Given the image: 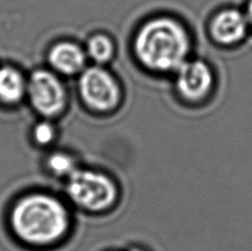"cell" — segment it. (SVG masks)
I'll return each mask as SVG.
<instances>
[{
  "instance_id": "6da1fadb",
  "label": "cell",
  "mask_w": 252,
  "mask_h": 251,
  "mask_svg": "<svg viewBox=\"0 0 252 251\" xmlns=\"http://www.w3.org/2000/svg\"><path fill=\"white\" fill-rule=\"evenodd\" d=\"M8 220L16 238L35 248L61 243L72 227V216L64 200L47 191L28 192L16 199Z\"/></svg>"
},
{
  "instance_id": "7a4b0ae2",
  "label": "cell",
  "mask_w": 252,
  "mask_h": 251,
  "mask_svg": "<svg viewBox=\"0 0 252 251\" xmlns=\"http://www.w3.org/2000/svg\"><path fill=\"white\" fill-rule=\"evenodd\" d=\"M189 37L179 22L158 18L144 25L135 39L139 61L155 71H175L186 62Z\"/></svg>"
},
{
  "instance_id": "3957f363",
  "label": "cell",
  "mask_w": 252,
  "mask_h": 251,
  "mask_svg": "<svg viewBox=\"0 0 252 251\" xmlns=\"http://www.w3.org/2000/svg\"><path fill=\"white\" fill-rule=\"evenodd\" d=\"M64 192L71 204L90 214H101L111 209L119 196L116 184L109 175L82 166L65 179Z\"/></svg>"
},
{
  "instance_id": "277c9868",
  "label": "cell",
  "mask_w": 252,
  "mask_h": 251,
  "mask_svg": "<svg viewBox=\"0 0 252 251\" xmlns=\"http://www.w3.org/2000/svg\"><path fill=\"white\" fill-rule=\"evenodd\" d=\"M27 96L32 109L44 119L53 120L62 114L67 96L62 82L51 72L38 70L27 81Z\"/></svg>"
},
{
  "instance_id": "5b68a950",
  "label": "cell",
  "mask_w": 252,
  "mask_h": 251,
  "mask_svg": "<svg viewBox=\"0 0 252 251\" xmlns=\"http://www.w3.org/2000/svg\"><path fill=\"white\" fill-rule=\"evenodd\" d=\"M79 91L88 109L98 113L112 112L121 102V89L112 74L100 66H92L81 74Z\"/></svg>"
},
{
  "instance_id": "8992f818",
  "label": "cell",
  "mask_w": 252,
  "mask_h": 251,
  "mask_svg": "<svg viewBox=\"0 0 252 251\" xmlns=\"http://www.w3.org/2000/svg\"><path fill=\"white\" fill-rule=\"evenodd\" d=\"M176 71V88L182 97L198 102L208 95L213 87V73L204 61H186Z\"/></svg>"
},
{
  "instance_id": "52a82bcc",
  "label": "cell",
  "mask_w": 252,
  "mask_h": 251,
  "mask_svg": "<svg viewBox=\"0 0 252 251\" xmlns=\"http://www.w3.org/2000/svg\"><path fill=\"white\" fill-rule=\"evenodd\" d=\"M248 18L236 9H227L214 18L210 33L221 44H233L245 37L248 30Z\"/></svg>"
},
{
  "instance_id": "ba28073f",
  "label": "cell",
  "mask_w": 252,
  "mask_h": 251,
  "mask_svg": "<svg viewBox=\"0 0 252 251\" xmlns=\"http://www.w3.org/2000/svg\"><path fill=\"white\" fill-rule=\"evenodd\" d=\"M49 61L58 72L71 75L83 69L85 53L74 43L61 42L51 49Z\"/></svg>"
},
{
  "instance_id": "9c48e42d",
  "label": "cell",
  "mask_w": 252,
  "mask_h": 251,
  "mask_svg": "<svg viewBox=\"0 0 252 251\" xmlns=\"http://www.w3.org/2000/svg\"><path fill=\"white\" fill-rule=\"evenodd\" d=\"M27 95V81L19 71L4 66L0 69V103L16 105Z\"/></svg>"
},
{
  "instance_id": "30bf717a",
  "label": "cell",
  "mask_w": 252,
  "mask_h": 251,
  "mask_svg": "<svg viewBox=\"0 0 252 251\" xmlns=\"http://www.w3.org/2000/svg\"><path fill=\"white\" fill-rule=\"evenodd\" d=\"M43 166L50 176L65 181L81 165L74 153L66 150H51L44 157Z\"/></svg>"
},
{
  "instance_id": "8fae6325",
  "label": "cell",
  "mask_w": 252,
  "mask_h": 251,
  "mask_svg": "<svg viewBox=\"0 0 252 251\" xmlns=\"http://www.w3.org/2000/svg\"><path fill=\"white\" fill-rule=\"evenodd\" d=\"M59 136V129L50 119L41 118L38 122H35L30 129V138L34 146L41 149H49Z\"/></svg>"
},
{
  "instance_id": "7c38bea8",
  "label": "cell",
  "mask_w": 252,
  "mask_h": 251,
  "mask_svg": "<svg viewBox=\"0 0 252 251\" xmlns=\"http://www.w3.org/2000/svg\"><path fill=\"white\" fill-rule=\"evenodd\" d=\"M114 52V46L112 40L103 34H96L89 40L88 53L94 61L104 63L109 61Z\"/></svg>"
},
{
  "instance_id": "4fadbf2b",
  "label": "cell",
  "mask_w": 252,
  "mask_h": 251,
  "mask_svg": "<svg viewBox=\"0 0 252 251\" xmlns=\"http://www.w3.org/2000/svg\"><path fill=\"white\" fill-rule=\"evenodd\" d=\"M247 18H248V21L252 25V0L248 4V13H247Z\"/></svg>"
},
{
  "instance_id": "5bb4252c",
  "label": "cell",
  "mask_w": 252,
  "mask_h": 251,
  "mask_svg": "<svg viewBox=\"0 0 252 251\" xmlns=\"http://www.w3.org/2000/svg\"><path fill=\"white\" fill-rule=\"evenodd\" d=\"M128 251H141V250H138V249H130Z\"/></svg>"
}]
</instances>
